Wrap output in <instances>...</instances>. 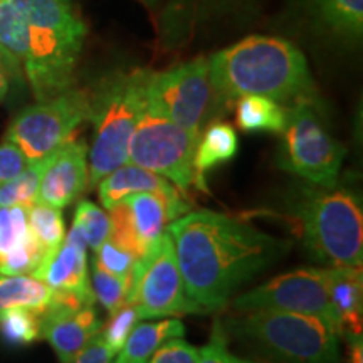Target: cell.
<instances>
[{
    "label": "cell",
    "mask_w": 363,
    "mask_h": 363,
    "mask_svg": "<svg viewBox=\"0 0 363 363\" xmlns=\"http://www.w3.org/2000/svg\"><path fill=\"white\" fill-rule=\"evenodd\" d=\"M167 233L174 240L185 291L203 313L224 310L240 286L291 249L289 240L216 211L180 216Z\"/></svg>",
    "instance_id": "1"
},
{
    "label": "cell",
    "mask_w": 363,
    "mask_h": 363,
    "mask_svg": "<svg viewBox=\"0 0 363 363\" xmlns=\"http://www.w3.org/2000/svg\"><path fill=\"white\" fill-rule=\"evenodd\" d=\"M212 89L225 99L266 96L276 103L315 99L316 88L303 52L289 40L249 35L208 59Z\"/></svg>",
    "instance_id": "2"
},
{
    "label": "cell",
    "mask_w": 363,
    "mask_h": 363,
    "mask_svg": "<svg viewBox=\"0 0 363 363\" xmlns=\"http://www.w3.org/2000/svg\"><path fill=\"white\" fill-rule=\"evenodd\" d=\"M27 21L21 66L38 101L74 88L88 27L71 0H12Z\"/></svg>",
    "instance_id": "3"
},
{
    "label": "cell",
    "mask_w": 363,
    "mask_h": 363,
    "mask_svg": "<svg viewBox=\"0 0 363 363\" xmlns=\"http://www.w3.org/2000/svg\"><path fill=\"white\" fill-rule=\"evenodd\" d=\"M227 337L238 338L274 363H338L340 333L320 316L251 310L227 318Z\"/></svg>",
    "instance_id": "4"
},
{
    "label": "cell",
    "mask_w": 363,
    "mask_h": 363,
    "mask_svg": "<svg viewBox=\"0 0 363 363\" xmlns=\"http://www.w3.org/2000/svg\"><path fill=\"white\" fill-rule=\"evenodd\" d=\"M293 220L313 259L328 267H362V202L347 189L303 187L291 203Z\"/></svg>",
    "instance_id": "5"
},
{
    "label": "cell",
    "mask_w": 363,
    "mask_h": 363,
    "mask_svg": "<svg viewBox=\"0 0 363 363\" xmlns=\"http://www.w3.org/2000/svg\"><path fill=\"white\" fill-rule=\"evenodd\" d=\"M150 71H116L99 81L91 93L89 187L128 162V145L145 110V89Z\"/></svg>",
    "instance_id": "6"
},
{
    "label": "cell",
    "mask_w": 363,
    "mask_h": 363,
    "mask_svg": "<svg viewBox=\"0 0 363 363\" xmlns=\"http://www.w3.org/2000/svg\"><path fill=\"white\" fill-rule=\"evenodd\" d=\"M279 167L318 187L338 185L345 157L343 145L326 130L315 99H299L286 110Z\"/></svg>",
    "instance_id": "7"
},
{
    "label": "cell",
    "mask_w": 363,
    "mask_h": 363,
    "mask_svg": "<svg viewBox=\"0 0 363 363\" xmlns=\"http://www.w3.org/2000/svg\"><path fill=\"white\" fill-rule=\"evenodd\" d=\"M89 91L71 88L22 110L9 125L6 140L16 145L29 163L45 160L71 142L76 130L89 120Z\"/></svg>",
    "instance_id": "8"
},
{
    "label": "cell",
    "mask_w": 363,
    "mask_h": 363,
    "mask_svg": "<svg viewBox=\"0 0 363 363\" xmlns=\"http://www.w3.org/2000/svg\"><path fill=\"white\" fill-rule=\"evenodd\" d=\"M125 303L135 306L140 320L174 315H203L185 291L177 262L174 240L163 233L140 259L128 276Z\"/></svg>",
    "instance_id": "9"
},
{
    "label": "cell",
    "mask_w": 363,
    "mask_h": 363,
    "mask_svg": "<svg viewBox=\"0 0 363 363\" xmlns=\"http://www.w3.org/2000/svg\"><path fill=\"white\" fill-rule=\"evenodd\" d=\"M195 138L157 111L145 110L128 145V162L169 179L182 192L195 184Z\"/></svg>",
    "instance_id": "10"
},
{
    "label": "cell",
    "mask_w": 363,
    "mask_h": 363,
    "mask_svg": "<svg viewBox=\"0 0 363 363\" xmlns=\"http://www.w3.org/2000/svg\"><path fill=\"white\" fill-rule=\"evenodd\" d=\"M211 94L208 59L197 57L167 71H150L145 106L199 138Z\"/></svg>",
    "instance_id": "11"
},
{
    "label": "cell",
    "mask_w": 363,
    "mask_h": 363,
    "mask_svg": "<svg viewBox=\"0 0 363 363\" xmlns=\"http://www.w3.org/2000/svg\"><path fill=\"white\" fill-rule=\"evenodd\" d=\"M233 306L235 311L278 310L320 316L340 333L338 318L328 293V267H301L276 276L259 288L240 294Z\"/></svg>",
    "instance_id": "12"
},
{
    "label": "cell",
    "mask_w": 363,
    "mask_h": 363,
    "mask_svg": "<svg viewBox=\"0 0 363 363\" xmlns=\"http://www.w3.org/2000/svg\"><path fill=\"white\" fill-rule=\"evenodd\" d=\"M88 182V147L72 138L45 160L35 202L65 208L84 192Z\"/></svg>",
    "instance_id": "13"
},
{
    "label": "cell",
    "mask_w": 363,
    "mask_h": 363,
    "mask_svg": "<svg viewBox=\"0 0 363 363\" xmlns=\"http://www.w3.org/2000/svg\"><path fill=\"white\" fill-rule=\"evenodd\" d=\"M142 192H152L162 197L170 220L179 219L180 216L187 214L190 211V206L185 202L184 195L174 184H170L165 177L145 170L133 163H123L98 184L99 201L106 211H110L115 203L123 201L128 195Z\"/></svg>",
    "instance_id": "14"
},
{
    "label": "cell",
    "mask_w": 363,
    "mask_h": 363,
    "mask_svg": "<svg viewBox=\"0 0 363 363\" xmlns=\"http://www.w3.org/2000/svg\"><path fill=\"white\" fill-rule=\"evenodd\" d=\"M94 305L66 310L49 305L40 313V338L56 352L61 363H69L101 331Z\"/></svg>",
    "instance_id": "15"
},
{
    "label": "cell",
    "mask_w": 363,
    "mask_h": 363,
    "mask_svg": "<svg viewBox=\"0 0 363 363\" xmlns=\"http://www.w3.org/2000/svg\"><path fill=\"white\" fill-rule=\"evenodd\" d=\"M33 276L48 284L52 291L94 296L88 281L86 244L72 227L61 246L44 257Z\"/></svg>",
    "instance_id": "16"
},
{
    "label": "cell",
    "mask_w": 363,
    "mask_h": 363,
    "mask_svg": "<svg viewBox=\"0 0 363 363\" xmlns=\"http://www.w3.org/2000/svg\"><path fill=\"white\" fill-rule=\"evenodd\" d=\"M328 293L338 318L340 337H362V267H328Z\"/></svg>",
    "instance_id": "17"
},
{
    "label": "cell",
    "mask_w": 363,
    "mask_h": 363,
    "mask_svg": "<svg viewBox=\"0 0 363 363\" xmlns=\"http://www.w3.org/2000/svg\"><path fill=\"white\" fill-rule=\"evenodd\" d=\"M239 140L238 133L230 125L214 123L206 130V133L199 136L197 148H195L194 169H195V185L199 189L207 190L203 184V177L208 170L233 160L238 153Z\"/></svg>",
    "instance_id": "18"
},
{
    "label": "cell",
    "mask_w": 363,
    "mask_h": 363,
    "mask_svg": "<svg viewBox=\"0 0 363 363\" xmlns=\"http://www.w3.org/2000/svg\"><path fill=\"white\" fill-rule=\"evenodd\" d=\"M184 333L185 328L179 320L135 325L123 348L116 353L118 358L115 363H148L163 342L170 338H182Z\"/></svg>",
    "instance_id": "19"
},
{
    "label": "cell",
    "mask_w": 363,
    "mask_h": 363,
    "mask_svg": "<svg viewBox=\"0 0 363 363\" xmlns=\"http://www.w3.org/2000/svg\"><path fill=\"white\" fill-rule=\"evenodd\" d=\"M123 201L130 208L136 239H138L140 247L145 254L150 246L157 242L160 235L165 233V224L170 220L167 206L162 201V197L152 192L128 195Z\"/></svg>",
    "instance_id": "20"
},
{
    "label": "cell",
    "mask_w": 363,
    "mask_h": 363,
    "mask_svg": "<svg viewBox=\"0 0 363 363\" xmlns=\"http://www.w3.org/2000/svg\"><path fill=\"white\" fill-rule=\"evenodd\" d=\"M51 298L52 289L33 274H0V313L16 308L43 313Z\"/></svg>",
    "instance_id": "21"
},
{
    "label": "cell",
    "mask_w": 363,
    "mask_h": 363,
    "mask_svg": "<svg viewBox=\"0 0 363 363\" xmlns=\"http://www.w3.org/2000/svg\"><path fill=\"white\" fill-rule=\"evenodd\" d=\"M318 21L342 39L360 40L363 0H313Z\"/></svg>",
    "instance_id": "22"
},
{
    "label": "cell",
    "mask_w": 363,
    "mask_h": 363,
    "mask_svg": "<svg viewBox=\"0 0 363 363\" xmlns=\"http://www.w3.org/2000/svg\"><path fill=\"white\" fill-rule=\"evenodd\" d=\"M235 120L244 131L281 133L286 125V110L274 99L251 94L239 98Z\"/></svg>",
    "instance_id": "23"
},
{
    "label": "cell",
    "mask_w": 363,
    "mask_h": 363,
    "mask_svg": "<svg viewBox=\"0 0 363 363\" xmlns=\"http://www.w3.org/2000/svg\"><path fill=\"white\" fill-rule=\"evenodd\" d=\"M27 222L29 230L44 251V257L61 246L66 238V225L61 208L34 202L27 207Z\"/></svg>",
    "instance_id": "24"
},
{
    "label": "cell",
    "mask_w": 363,
    "mask_h": 363,
    "mask_svg": "<svg viewBox=\"0 0 363 363\" xmlns=\"http://www.w3.org/2000/svg\"><path fill=\"white\" fill-rule=\"evenodd\" d=\"M0 337L11 347H26L40 338V313L16 308L0 313Z\"/></svg>",
    "instance_id": "25"
},
{
    "label": "cell",
    "mask_w": 363,
    "mask_h": 363,
    "mask_svg": "<svg viewBox=\"0 0 363 363\" xmlns=\"http://www.w3.org/2000/svg\"><path fill=\"white\" fill-rule=\"evenodd\" d=\"M45 160L29 163L19 175L13 177L7 184L0 185V207H29L38 201V192L40 179H43V172L45 169Z\"/></svg>",
    "instance_id": "26"
},
{
    "label": "cell",
    "mask_w": 363,
    "mask_h": 363,
    "mask_svg": "<svg viewBox=\"0 0 363 363\" xmlns=\"http://www.w3.org/2000/svg\"><path fill=\"white\" fill-rule=\"evenodd\" d=\"M27 45V21L12 0H0V48L22 61Z\"/></svg>",
    "instance_id": "27"
},
{
    "label": "cell",
    "mask_w": 363,
    "mask_h": 363,
    "mask_svg": "<svg viewBox=\"0 0 363 363\" xmlns=\"http://www.w3.org/2000/svg\"><path fill=\"white\" fill-rule=\"evenodd\" d=\"M72 229L78 230L86 247L96 251L104 240L110 239V217L93 202L81 201L76 207Z\"/></svg>",
    "instance_id": "28"
},
{
    "label": "cell",
    "mask_w": 363,
    "mask_h": 363,
    "mask_svg": "<svg viewBox=\"0 0 363 363\" xmlns=\"http://www.w3.org/2000/svg\"><path fill=\"white\" fill-rule=\"evenodd\" d=\"M126 288H128V279L111 274L94 259L91 261V289L94 299L101 303V306L110 315L125 305Z\"/></svg>",
    "instance_id": "29"
},
{
    "label": "cell",
    "mask_w": 363,
    "mask_h": 363,
    "mask_svg": "<svg viewBox=\"0 0 363 363\" xmlns=\"http://www.w3.org/2000/svg\"><path fill=\"white\" fill-rule=\"evenodd\" d=\"M27 207H0V257L30 238Z\"/></svg>",
    "instance_id": "30"
},
{
    "label": "cell",
    "mask_w": 363,
    "mask_h": 363,
    "mask_svg": "<svg viewBox=\"0 0 363 363\" xmlns=\"http://www.w3.org/2000/svg\"><path fill=\"white\" fill-rule=\"evenodd\" d=\"M44 259V251L30 235L24 242L11 249L6 256L0 257V274L19 276L34 274Z\"/></svg>",
    "instance_id": "31"
},
{
    "label": "cell",
    "mask_w": 363,
    "mask_h": 363,
    "mask_svg": "<svg viewBox=\"0 0 363 363\" xmlns=\"http://www.w3.org/2000/svg\"><path fill=\"white\" fill-rule=\"evenodd\" d=\"M138 313H136L135 306L130 303H125L123 306L118 308L115 313H111L108 323L101 326V335L103 342L108 345V348L115 353L120 352L123 348L126 338L130 337L131 330L135 328V325L138 323Z\"/></svg>",
    "instance_id": "32"
},
{
    "label": "cell",
    "mask_w": 363,
    "mask_h": 363,
    "mask_svg": "<svg viewBox=\"0 0 363 363\" xmlns=\"http://www.w3.org/2000/svg\"><path fill=\"white\" fill-rule=\"evenodd\" d=\"M199 363H259L247 358L235 357L229 350V342H227V333L222 326V321L216 320L212 326L211 338L206 347L199 348Z\"/></svg>",
    "instance_id": "33"
},
{
    "label": "cell",
    "mask_w": 363,
    "mask_h": 363,
    "mask_svg": "<svg viewBox=\"0 0 363 363\" xmlns=\"http://www.w3.org/2000/svg\"><path fill=\"white\" fill-rule=\"evenodd\" d=\"M94 261L98 262L103 269H106L111 274L120 276V278L128 279L131 269H133L136 257L126 249L116 246L110 239L104 240L96 251H94Z\"/></svg>",
    "instance_id": "34"
},
{
    "label": "cell",
    "mask_w": 363,
    "mask_h": 363,
    "mask_svg": "<svg viewBox=\"0 0 363 363\" xmlns=\"http://www.w3.org/2000/svg\"><path fill=\"white\" fill-rule=\"evenodd\" d=\"M148 363H199V348L182 338H170L157 348Z\"/></svg>",
    "instance_id": "35"
},
{
    "label": "cell",
    "mask_w": 363,
    "mask_h": 363,
    "mask_svg": "<svg viewBox=\"0 0 363 363\" xmlns=\"http://www.w3.org/2000/svg\"><path fill=\"white\" fill-rule=\"evenodd\" d=\"M27 165H29V162L26 160L24 153L16 145L9 142V140H4L0 143V185L11 182Z\"/></svg>",
    "instance_id": "36"
},
{
    "label": "cell",
    "mask_w": 363,
    "mask_h": 363,
    "mask_svg": "<svg viewBox=\"0 0 363 363\" xmlns=\"http://www.w3.org/2000/svg\"><path fill=\"white\" fill-rule=\"evenodd\" d=\"M21 62L17 61L11 52H7L6 49L0 48V103L6 99L13 81L21 79Z\"/></svg>",
    "instance_id": "37"
},
{
    "label": "cell",
    "mask_w": 363,
    "mask_h": 363,
    "mask_svg": "<svg viewBox=\"0 0 363 363\" xmlns=\"http://www.w3.org/2000/svg\"><path fill=\"white\" fill-rule=\"evenodd\" d=\"M113 357H115V353L108 348L101 335L98 333L69 363H111Z\"/></svg>",
    "instance_id": "38"
},
{
    "label": "cell",
    "mask_w": 363,
    "mask_h": 363,
    "mask_svg": "<svg viewBox=\"0 0 363 363\" xmlns=\"http://www.w3.org/2000/svg\"><path fill=\"white\" fill-rule=\"evenodd\" d=\"M350 363H363V345L362 337H347Z\"/></svg>",
    "instance_id": "39"
},
{
    "label": "cell",
    "mask_w": 363,
    "mask_h": 363,
    "mask_svg": "<svg viewBox=\"0 0 363 363\" xmlns=\"http://www.w3.org/2000/svg\"><path fill=\"white\" fill-rule=\"evenodd\" d=\"M142 2H145V4H148V6H153V4L157 2V0H142Z\"/></svg>",
    "instance_id": "40"
}]
</instances>
